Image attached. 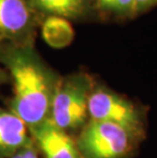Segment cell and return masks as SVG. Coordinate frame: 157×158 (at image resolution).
<instances>
[{"instance_id": "8992f818", "label": "cell", "mask_w": 157, "mask_h": 158, "mask_svg": "<svg viewBox=\"0 0 157 158\" xmlns=\"http://www.w3.org/2000/svg\"><path fill=\"white\" fill-rule=\"evenodd\" d=\"M29 130L46 158H80L76 143L50 118Z\"/></svg>"}, {"instance_id": "52a82bcc", "label": "cell", "mask_w": 157, "mask_h": 158, "mask_svg": "<svg viewBox=\"0 0 157 158\" xmlns=\"http://www.w3.org/2000/svg\"><path fill=\"white\" fill-rule=\"evenodd\" d=\"M30 144L28 126L11 110H0V157H11Z\"/></svg>"}, {"instance_id": "5b68a950", "label": "cell", "mask_w": 157, "mask_h": 158, "mask_svg": "<svg viewBox=\"0 0 157 158\" xmlns=\"http://www.w3.org/2000/svg\"><path fill=\"white\" fill-rule=\"evenodd\" d=\"M39 18L29 0H0V43H31Z\"/></svg>"}, {"instance_id": "277c9868", "label": "cell", "mask_w": 157, "mask_h": 158, "mask_svg": "<svg viewBox=\"0 0 157 158\" xmlns=\"http://www.w3.org/2000/svg\"><path fill=\"white\" fill-rule=\"evenodd\" d=\"M88 113L93 120L115 123L139 136L142 132V115L134 104L104 88L93 89L88 102Z\"/></svg>"}, {"instance_id": "8fae6325", "label": "cell", "mask_w": 157, "mask_h": 158, "mask_svg": "<svg viewBox=\"0 0 157 158\" xmlns=\"http://www.w3.org/2000/svg\"><path fill=\"white\" fill-rule=\"evenodd\" d=\"M134 3L136 15H140L157 4V0H134Z\"/></svg>"}, {"instance_id": "6da1fadb", "label": "cell", "mask_w": 157, "mask_h": 158, "mask_svg": "<svg viewBox=\"0 0 157 158\" xmlns=\"http://www.w3.org/2000/svg\"><path fill=\"white\" fill-rule=\"evenodd\" d=\"M0 61L13 80L11 111L29 129L48 119L59 80L38 55L32 42L2 44Z\"/></svg>"}, {"instance_id": "3957f363", "label": "cell", "mask_w": 157, "mask_h": 158, "mask_svg": "<svg viewBox=\"0 0 157 158\" xmlns=\"http://www.w3.org/2000/svg\"><path fill=\"white\" fill-rule=\"evenodd\" d=\"M135 137L115 123L91 119L83 127L76 147L84 158H123L131 152Z\"/></svg>"}, {"instance_id": "7a4b0ae2", "label": "cell", "mask_w": 157, "mask_h": 158, "mask_svg": "<svg viewBox=\"0 0 157 158\" xmlns=\"http://www.w3.org/2000/svg\"><path fill=\"white\" fill-rule=\"evenodd\" d=\"M93 91L91 78L84 73L59 81L50 111V120L60 129L75 130L88 118V102Z\"/></svg>"}, {"instance_id": "ba28073f", "label": "cell", "mask_w": 157, "mask_h": 158, "mask_svg": "<svg viewBox=\"0 0 157 158\" xmlns=\"http://www.w3.org/2000/svg\"><path fill=\"white\" fill-rule=\"evenodd\" d=\"M39 16H60L66 19H83L93 10L90 0H29Z\"/></svg>"}, {"instance_id": "9c48e42d", "label": "cell", "mask_w": 157, "mask_h": 158, "mask_svg": "<svg viewBox=\"0 0 157 158\" xmlns=\"http://www.w3.org/2000/svg\"><path fill=\"white\" fill-rule=\"evenodd\" d=\"M42 37L53 48H64L72 42L75 32L68 19L60 16H46L42 23Z\"/></svg>"}, {"instance_id": "7c38bea8", "label": "cell", "mask_w": 157, "mask_h": 158, "mask_svg": "<svg viewBox=\"0 0 157 158\" xmlns=\"http://www.w3.org/2000/svg\"><path fill=\"white\" fill-rule=\"evenodd\" d=\"M6 80H7V75H6V73L4 70L0 68V83L5 82Z\"/></svg>"}, {"instance_id": "30bf717a", "label": "cell", "mask_w": 157, "mask_h": 158, "mask_svg": "<svg viewBox=\"0 0 157 158\" xmlns=\"http://www.w3.org/2000/svg\"><path fill=\"white\" fill-rule=\"evenodd\" d=\"M94 9L119 18L136 15L134 0H90Z\"/></svg>"}]
</instances>
